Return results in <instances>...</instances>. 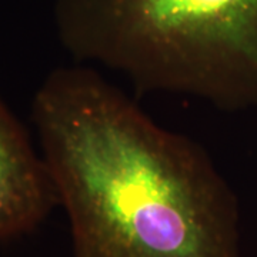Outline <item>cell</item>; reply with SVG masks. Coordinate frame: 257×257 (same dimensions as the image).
I'll list each match as a JSON object with an SVG mask.
<instances>
[{
  "label": "cell",
  "mask_w": 257,
  "mask_h": 257,
  "mask_svg": "<svg viewBox=\"0 0 257 257\" xmlns=\"http://www.w3.org/2000/svg\"><path fill=\"white\" fill-rule=\"evenodd\" d=\"M32 121L73 257H239L237 197L207 152L93 69L47 74Z\"/></svg>",
  "instance_id": "6da1fadb"
},
{
  "label": "cell",
  "mask_w": 257,
  "mask_h": 257,
  "mask_svg": "<svg viewBox=\"0 0 257 257\" xmlns=\"http://www.w3.org/2000/svg\"><path fill=\"white\" fill-rule=\"evenodd\" d=\"M53 15L76 62L119 72L136 90L257 107V0H53Z\"/></svg>",
  "instance_id": "7a4b0ae2"
},
{
  "label": "cell",
  "mask_w": 257,
  "mask_h": 257,
  "mask_svg": "<svg viewBox=\"0 0 257 257\" xmlns=\"http://www.w3.org/2000/svg\"><path fill=\"white\" fill-rule=\"evenodd\" d=\"M57 204L45 159L0 97V243L36 230Z\"/></svg>",
  "instance_id": "3957f363"
}]
</instances>
